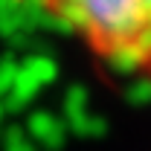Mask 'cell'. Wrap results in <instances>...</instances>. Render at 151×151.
Instances as JSON below:
<instances>
[{"label": "cell", "instance_id": "obj_5", "mask_svg": "<svg viewBox=\"0 0 151 151\" xmlns=\"http://www.w3.org/2000/svg\"><path fill=\"white\" fill-rule=\"evenodd\" d=\"M20 70L26 76H32L38 84H50L52 78H55V61L52 58H47V55H32L26 64H20Z\"/></svg>", "mask_w": 151, "mask_h": 151}, {"label": "cell", "instance_id": "obj_4", "mask_svg": "<svg viewBox=\"0 0 151 151\" xmlns=\"http://www.w3.org/2000/svg\"><path fill=\"white\" fill-rule=\"evenodd\" d=\"M70 131H76L78 137H102V134L108 131V122L102 119V116H96V113H78V116H70L67 122H64Z\"/></svg>", "mask_w": 151, "mask_h": 151}, {"label": "cell", "instance_id": "obj_7", "mask_svg": "<svg viewBox=\"0 0 151 151\" xmlns=\"http://www.w3.org/2000/svg\"><path fill=\"white\" fill-rule=\"evenodd\" d=\"M128 102L131 105H148L151 102V78H134L131 84H128Z\"/></svg>", "mask_w": 151, "mask_h": 151}, {"label": "cell", "instance_id": "obj_1", "mask_svg": "<svg viewBox=\"0 0 151 151\" xmlns=\"http://www.w3.org/2000/svg\"><path fill=\"white\" fill-rule=\"evenodd\" d=\"M50 12L102 50L151 29V0H50Z\"/></svg>", "mask_w": 151, "mask_h": 151}, {"label": "cell", "instance_id": "obj_3", "mask_svg": "<svg viewBox=\"0 0 151 151\" xmlns=\"http://www.w3.org/2000/svg\"><path fill=\"white\" fill-rule=\"evenodd\" d=\"M29 131L35 139H41V145L47 148H58L64 142V134H67V125L58 122L52 113H32L29 119Z\"/></svg>", "mask_w": 151, "mask_h": 151}, {"label": "cell", "instance_id": "obj_6", "mask_svg": "<svg viewBox=\"0 0 151 151\" xmlns=\"http://www.w3.org/2000/svg\"><path fill=\"white\" fill-rule=\"evenodd\" d=\"M87 90L81 87V84H73L67 96H64V116L70 119V116H78V113H87Z\"/></svg>", "mask_w": 151, "mask_h": 151}, {"label": "cell", "instance_id": "obj_2", "mask_svg": "<svg viewBox=\"0 0 151 151\" xmlns=\"http://www.w3.org/2000/svg\"><path fill=\"white\" fill-rule=\"evenodd\" d=\"M102 52H105V64L116 76H137L151 64V58L145 55V50L137 41H119L113 47H105Z\"/></svg>", "mask_w": 151, "mask_h": 151}]
</instances>
